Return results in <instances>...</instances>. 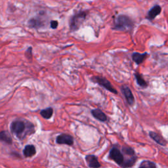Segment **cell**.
<instances>
[{"label": "cell", "instance_id": "1", "mask_svg": "<svg viewBox=\"0 0 168 168\" xmlns=\"http://www.w3.org/2000/svg\"><path fill=\"white\" fill-rule=\"evenodd\" d=\"M11 131L20 140H23L28 135L35 132L34 126L28 120H17L11 122L10 125Z\"/></svg>", "mask_w": 168, "mask_h": 168}, {"label": "cell", "instance_id": "2", "mask_svg": "<svg viewBox=\"0 0 168 168\" xmlns=\"http://www.w3.org/2000/svg\"><path fill=\"white\" fill-rule=\"evenodd\" d=\"M133 27V22L127 15H120L115 19L114 29L118 30H131Z\"/></svg>", "mask_w": 168, "mask_h": 168}, {"label": "cell", "instance_id": "3", "mask_svg": "<svg viewBox=\"0 0 168 168\" xmlns=\"http://www.w3.org/2000/svg\"><path fill=\"white\" fill-rule=\"evenodd\" d=\"M121 150L124 156V164L123 168H129L133 166L137 158L134 150L131 147H123Z\"/></svg>", "mask_w": 168, "mask_h": 168}, {"label": "cell", "instance_id": "4", "mask_svg": "<svg viewBox=\"0 0 168 168\" xmlns=\"http://www.w3.org/2000/svg\"><path fill=\"white\" fill-rule=\"evenodd\" d=\"M87 17V13L81 11L73 15L70 21V28L72 31H76L79 29L83 22L85 21Z\"/></svg>", "mask_w": 168, "mask_h": 168}, {"label": "cell", "instance_id": "5", "mask_svg": "<svg viewBox=\"0 0 168 168\" xmlns=\"http://www.w3.org/2000/svg\"><path fill=\"white\" fill-rule=\"evenodd\" d=\"M109 158L117 163L119 166L123 167L124 164V156L122 150L116 147L111 148L109 152Z\"/></svg>", "mask_w": 168, "mask_h": 168}, {"label": "cell", "instance_id": "6", "mask_svg": "<svg viewBox=\"0 0 168 168\" xmlns=\"http://www.w3.org/2000/svg\"><path fill=\"white\" fill-rule=\"evenodd\" d=\"M46 22V19H45V14L41 12L36 17H32L28 21V25L30 27L33 28H40L41 27H44Z\"/></svg>", "mask_w": 168, "mask_h": 168}, {"label": "cell", "instance_id": "7", "mask_svg": "<svg viewBox=\"0 0 168 168\" xmlns=\"http://www.w3.org/2000/svg\"><path fill=\"white\" fill-rule=\"evenodd\" d=\"M93 80L94 81V82L103 87L104 88H105L106 90L109 91L110 92L114 93V94H118L116 89L114 88L111 83L106 78L101 77V76H95L93 78Z\"/></svg>", "mask_w": 168, "mask_h": 168}, {"label": "cell", "instance_id": "8", "mask_svg": "<svg viewBox=\"0 0 168 168\" xmlns=\"http://www.w3.org/2000/svg\"><path fill=\"white\" fill-rule=\"evenodd\" d=\"M121 91L125 97L127 103L131 106L133 105L135 103V98L130 88L127 86H122L121 87Z\"/></svg>", "mask_w": 168, "mask_h": 168}, {"label": "cell", "instance_id": "9", "mask_svg": "<svg viewBox=\"0 0 168 168\" xmlns=\"http://www.w3.org/2000/svg\"><path fill=\"white\" fill-rule=\"evenodd\" d=\"M56 142L60 145H67L72 146L74 144V139L71 135L68 134H60L57 136Z\"/></svg>", "mask_w": 168, "mask_h": 168}, {"label": "cell", "instance_id": "10", "mask_svg": "<svg viewBox=\"0 0 168 168\" xmlns=\"http://www.w3.org/2000/svg\"><path fill=\"white\" fill-rule=\"evenodd\" d=\"M161 7L160 6L158 5H155L153 7H152L151 9L148 11L147 19L150 21H153L157 16H158L161 13Z\"/></svg>", "mask_w": 168, "mask_h": 168}, {"label": "cell", "instance_id": "11", "mask_svg": "<svg viewBox=\"0 0 168 168\" xmlns=\"http://www.w3.org/2000/svg\"><path fill=\"white\" fill-rule=\"evenodd\" d=\"M86 160L89 167L99 168L101 166V165L98 161L97 158L94 155H88L86 157Z\"/></svg>", "mask_w": 168, "mask_h": 168}, {"label": "cell", "instance_id": "12", "mask_svg": "<svg viewBox=\"0 0 168 168\" xmlns=\"http://www.w3.org/2000/svg\"><path fill=\"white\" fill-rule=\"evenodd\" d=\"M91 114L93 115V116L95 119L98 120L100 122H104L107 120V116H106V115L99 108L93 109V110H91Z\"/></svg>", "mask_w": 168, "mask_h": 168}, {"label": "cell", "instance_id": "13", "mask_svg": "<svg viewBox=\"0 0 168 168\" xmlns=\"http://www.w3.org/2000/svg\"><path fill=\"white\" fill-rule=\"evenodd\" d=\"M148 53H134L132 54L133 60L137 64H141L142 62H144V60L147 57Z\"/></svg>", "mask_w": 168, "mask_h": 168}, {"label": "cell", "instance_id": "14", "mask_svg": "<svg viewBox=\"0 0 168 168\" xmlns=\"http://www.w3.org/2000/svg\"><path fill=\"white\" fill-rule=\"evenodd\" d=\"M36 153V148L34 145H28L25 147V149L23 150V154L26 158H29L34 156Z\"/></svg>", "mask_w": 168, "mask_h": 168}, {"label": "cell", "instance_id": "15", "mask_svg": "<svg viewBox=\"0 0 168 168\" xmlns=\"http://www.w3.org/2000/svg\"><path fill=\"white\" fill-rule=\"evenodd\" d=\"M149 135H150V137H151L154 141H156L157 143L159 144V145H162V146L166 145V141H165L160 135H158V133H156L153 132V131H150L149 133Z\"/></svg>", "mask_w": 168, "mask_h": 168}, {"label": "cell", "instance_id": "16", "mask_svg": "<svg viewBox=\"0 0 168 168\" xmlns=\"http://www.w3.org/2000/svg\"><path fill=\"white\" fill-rule=\"evenodd\" d=\"M0 139H1V141H3L4 143L7 144H9V145L12 144V138L11 137L9 133L7 132V131H2L0 133Z\"/></svg>", "mask_w": 168, "mask_h": 168}, {"label": "cell", "instance_id": "17", "mask_svg": "<svg viewBox=\"0 0 168 168\" xmlns=\"http://www.w3.org/2000/svg\"><path fill=\"white\" fill-rule=\"evenodd\" d=\"M135 79H136L137 84H138L139 86H141V88H145L148 86V84L145 80V79L143 78V76H142L141 74H139V72H135Z\"/></svg>", "mask_w": 168, "mask_h": 168}, {"label": "cell", "instance_id": "18", "mask_svg": "<svg viewBox=\"0 0 168 168\" xmlns=\"http://www.w3.org/2000/svg\"><path fill=\"white\" fill-rule=\"evenodd\" d=\"M53 114V109L51 107L47 108L41 110L40 115L45 119H50Z\"/></svg>", "mask_w": 168, "mask_h": 168}, {"label": "cell", "instance_id": "19", "mask_svg": "<svg viewBox=\"0 0 168 168\" xmlns=\"http://www.w3.org/2000/svg\"><path fill=\"white\" fill-rule=\"evenodd\" d=\"M139 168H156V167L153 162L149 161H145L142 162Z\"/></svg>", "mask_w": 168, "mask_h": 168}, {"label": "cell", "instance_id": "20", "mask_svg": "<svg viewBox=\"0 0 168 168\" xmlns=\"http://www.w3.org/2000/svg\"><path fill=\"white\" fill-rule=\"evenodd\" d=\"M58 22L56 21H51V28L53 29H56L58 27Z\"/></svg>", "mask_w": 168, "mask_h": 168}, {"label": "cell", "instance_id": "21", "mask_svg": "<svg viewBox=\"0 0 168 168\" xmlns=\"http://www.w3.org/2000/svg\"><path fill=\"white\" fill-rule=\"evenodd\" d=\"M32 49L31 47L28 48V49L27 50V55H28V54H29L30 56H32Z\"/></svg>", "mask_w": 168, "mask_h": 168}]
</instances>
